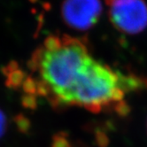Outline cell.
<instances>
[{"label":"cell","mask_w":147,"mask_h":147,"mask_svg":"<svg viewBox=\"0 0 147 147\" xmlns=\"http://www.w3.org/2000/svg\"><path fill=\"white\" fill-rule=\"evenodd\" d=\"M93 59L88 47L69 36H48L31 55L30 76H17L15 85H22L31 98H45L54 107H68L77 83Z\"/></svg>","instance_id":"6da1fadb"},{"label":"cell","mask_w":147,"mask_h":147,"mask_svg":"<svg viewBox=\"0 0 147 147\" xmlns=\"http://www.w3.org/2000/svg\"><path fill=\"white\" fill-rule=\"evenodd\" d=\"M139 85L138 78L124 75L93 58L73 92L71 107H82L94 113L123 111L126 97Z\"/></svg>","instance_id":"7a4b0ae2"},{"label":"cell","mask_w":147,"mask_h":147,"mask_svg":"<svg viewBox=\"0 0 147 147\" xmlns=\"http://www.w3.org/2000/svg\"><path fill=\"white\" fill-rule=\"evenodd\" d=\"M109 17L120 32L134 35L147 28V4L144 0H107Z\"/></svg>","instance_id":"3957f363"},{"label":"cell","mask_w":147,"mask_h":147,"mask_svg":"<svg viewBox=\"0 0 147 147\" xmlns=\"http://www.w3.org/2000/svg\"><path fill=\"white\" fill-rule=\"evenodd\" d=\"M102 11L100 0H64L61 16L68 27L87 30L98 22Z\"/></svg>","instance_id":"277c9868"},{"label":"cell","mask_w":147,"mask_h":147,"mask_svg":"<svg viewBox=\"0 0 147 147\" xmlns=\"http://www.w3.org/2000/svg\"><path fill=\"white\" fill-rule=\"evenodd\" d=\"M6 128V118L5 113L0 110V138L4 135Z\"/></svg>","instance_id":"5b68a950"},{"label":"cell","mask_w":147,"mask_h":147,"mask_svg":"<svg viewBox=\"0 0 147 147\" xmlns=\"http://www.w3.org/2000/svg\"><path fill=\"white\" fill-rule=\"evenodd\" d=\"M146 129H147V121H146Z\"/></svg>","instance_id":"8992f818"}]
</instances>
